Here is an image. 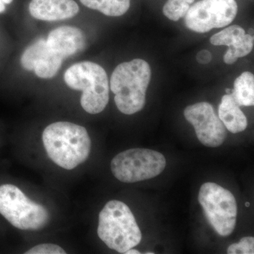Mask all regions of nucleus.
<instances>
[{
  "label": "nucleus",
  "instance_id": "f257e3e1",
  "mask_svg": "<svg viewBox=\"0 0 254 254\" xmlns=\"http://www.w3.org/2000/svg\"><path fill=\"white\" fill-rule=\"evenodd\" d=\"M43 142L49 158L58 166L71 170L86 161L91 141L84 127L58 122L45 128Z\"/></svg>",
  "mask_w": 254,
  "mask_h": 254
},
{
  "label": "nucleus",
  "instance_id": "f03ea898",
  "mask_svg": "<svg viewBox=\"0 0 254 254\" xmlns=\"http://www.w3.org/2000/svg\"><path fill=\"white\" fill-rule=\"evenodd\" d=\"M150 78L149 64L143 60L134 59L115 68L110 78V89L122 113L133 115L144 108Z\"/></svg>",
  "mask_w": 254,
  "mask_h": 254
},
{
  "label": "nucleus",
  "instance_id": "7ed1b4c3",
  "mask_svg": "<svg viewBox=\"0 0 254 254\" xmlns=\"http://www.w3.org/2000/svg\"><path fill=\"white\" fill-rule=\"evenodd\" d=\"M98 235L111 250L125 254L141 242L142 235L130 208L120 200H110L99 214Z\"/></svg>",
  "mask_w": 254,
  "mask_h": 254
},
{
  "label": "nucleus",
  "instance_id": "20e7f679",
  "mask_svg": "<svg viewBox=\"0 0 254 254\" xmlns=\"http://www.w3.org/2000/svg\"><path fill=\"white\" fill-rule=\"evenodd\" d=\"M70 88L81 91V105L86 113L95 115L103 112L109 102V81L104 68L92 62L76 63L64 76Z\"/></svg>",
  "mask_w": 254,
  "mask_h": 254
},
{
  "label": "nucleus",
  "instance_id": "39448f33",
  "mask_svg": "<svg viewBox=\"0 0 254 254\" xmlns=\"http://www.w3.org/2000/svg\"><path fill=\"white\" fill-rule=\"evenodd\" d=\"M0 214L13 226L22 230H40L49 221L46 208L9 184L0 186Z\"/></svg>",
  "mask_w": 254,
  "mask_h": 254
},
{
  "label": "nucleus",
  "instance_id": "423d86ee",
  "mask_svg": "<svg viewBox=\"0 0 254 254\" xmlns=\"http://www.w3.org/2000/svg\"><path fill=\"white\" fill-rule=\"evenodd\" d=\"M166 159L158 151L132 148L119 153L111 162L115 178L124 183H134L154 178L163 173Z\"/></svg>",
  "mask_w": 254,
  "mask_h": 254
},
{
  "label": "nucleus",
  "instance_id": "0eeeda50",
  "mask_svg": "<svg viewBox=\"0 0 254 254\" xmlns=\"http://www.w3.org/2000/svg\"><path fill=\"white\" fill-rule=\"evenodd\" d=\"M198 201L207 220L219 235H231L236 226L237 205L230 190L213 182L200 187Z\"/></svg>",
  "mask_w": 254,
  "mask_h": 254
},
{
  "label": "nucleus",
  "instance_id": "6e6552de",
  "mask_svg": "<svg viewBox=\"0 0 254 254\" xmlns=\"http://www.w3.org/2000/svg\"><path fill=\"white\" fill-rule=\"evenodd\" d=\"M237 11L235 0H200L190 6L185 16V24L196 33H207L228 26L236 17Z\"/></svg>",
  "mask_w": 254,
  "mask_h": 254
},
{
  "label": "nucleus",
  "instance_id": "1a4fd4ad",
  "mask_svg": "<svg viewBox=\"0 0 254 254\" xmlns=\"http://www.w3.org/2000/svg\"><path fill=\"white\" fill-rule=\"evenodd\" d=\"M184 115L193 125L197 138L202 144L210 148L223 144L227 137L226 128L210 103L202 102L190 105L185 110Z\"/></svg>",
  "mask_w": 254,
  "mask_h": 254
},
{
  "label": "nucleus",
  "instance_id": "9d476101",
  "mask_svg": "<svg viewBox=\"0 0 254 254\" xmlns=\"http://www.w3.org/2000/svg\"><path fill=\"white\" fill-rule=\"evenodd\" d=\"M63 61V58L50 48L44 39L38 40L28 47L21 58V65L25 69L34 71L42 78L55 76Z\"/></svg>",
  "mask_w": 254,
  "mask_h": 254
},
{
  "label": "nucleus",
  "instance_id": "9b49d317",
  "mask_svg": "<svg viewBox=\"0 0 254 254\" xmlns=\"http://www.w3.org/2000/svg\"><path fill=\"white\" fill-rule=\"evenodd\" d=\"M214 46H226L229 49L224 56V62L227 64L236 63L239 58L250 54L254 48V36L246 34L243 28L233 25L218 32L210 38Z\"/></svg>",
  "mask_w": 254,
  "mask_h": 254
},
{
  "label": "nucleus",
  "instance_id": "f8f14e48",
  "mask_svg": "<svg viewBox=\"0 0 254 254\" xmlns=\"http://www.w3.org/2000/svg\"><path fill=\"white\" fill-rule=\"evenodd\" d=\"M28 9L36 19L56 21L73 18L79 6L73 0H31Z\"/></svg>",
  "mask_w": 254,
  "mask_h": 254
},
{
  "label": "nucleus",
  "instance_id": "ddd939ff",
  "mask_svg": "<svg viewBox=\"0 0 254 254\" xmlns=\"http://www.w3.org/2000/svg\"><path fill=\"white\" fill-rule=\"evenodd\" d=\"M46 41L50 48L63 60L76 54L85 47L83 33L72 26H61L53 30Z\"/></svg>",
  "mask_w": 254,
  "mask_h": 254
},
{
  "label": "nucleus",
  "instance_id": "4468645a",
  "mask_svg": "<svg viewBox=\"0 0 254 254\" xmlns=\"http://www.w3.org/2000/svg\"><path fill=\"white\" fill-rule=\"evenodd\" d=\"M218 117L225 128L233 133H240L247 128V117L236 103L231 93L222 96L219 105Z\"/></svg>",
  "mask_w": 254,
  "mask_h": 254
},
{
  "label": "nucleus",
  "instance_id": "2eb2a0df",
  "mask_svg": "<svg viewBox=\"0 0 254 254\" xmlns=\"http://www.w3.org/2000/svg\"><path fill=\"white\" fill-rule=\"evenodd\" d=\"M231 94L240 106H253L254 105V76L250 71H245L237 78L234 83Z\"/></svg>",
  "mask_w": 254,
  "mask_h": 254
},
{
  "label": "nucleus",
  "instance_id": "dca6fc26",
  "mask_svg": "<svg viewBox=\"0 0 254 254\" xmlns=\"http://www.w3.org/2000/svg\"><path fill=\"white\" fill-rule=\"evenodd\" d=\"M89 9L98 10L108 16H120L126 14L131 0H80Z\"/></svg>",
  "mask_w": 254,
  "mask_h": 254
},
{
  "label": "nucleus",
  "instance_id": "f3484780",
  "mask_svg": "<svg viewBox=\"0 0 254 254\" xmlns=\"http://www.w3.org/2000/svg\"><path fill=\"white\" fill-rule=\"evenodd\" d=\"M195 0H168L164 5L163 14L172 21H177L185 17L190 9V5Z\"/></svg>",
  "mask_w": 254,
  "mask_h": 254
},
{
  "label": "nucleus",
  "instance_id": "a211bd4d",
  "mask_svg": "<svg viewBox=\"0 0 254 254\" xmlns=\"http://www.w3.org/2000/svg\"><path fill=\"white\" fill-rule=\"evenodd\" d=\"M229 254H254V238L253 237H243L239 243L232 244L227 249Z\"/></svg>",
  "mask_w": 254,
  "mask_h": 254
},
{
  "label": "nucleus",
  "instance_id": "6ab92c4d",
  "mask_svg": "<svg viewBox=\"0 0 254 254\" xmlns=\"http://www.w3.org/2000/svg\"><path fill=\"white\" fill-rule=\"evenodd\" d=\"M26 254H65L66 252L60 246L53 244H43L33 247Z\"/></svg>",
  "mask_w": 254,
  "mask_h": 254
},
{
  "label": "nucleus",
  "instance_id": "aec40b11",
  "mask_svg": "<svg viewBox=\"0 0 254 254\" xmlns=\"http://www.w3.org/2000/svg\"><path fill=\"white\" fill-rule=\"evenodd\" d=\"M212 59V55L208 50H202L197 54L196 60L200 64H208Z\"/></svg>",
  "mask_w": 254,
  "mask_h": 254
},
{
  "label": "nucleus",
  "instance_id": "412c9836",
  "mask_svg": "<svg viewBox=\"0 0 254 254\" xmlns=\"http://www.w3.org/2000/svg\"><path fill=\"white\" fill-rule=\"evenodd\" d=\"M125 254H140L139 252L138 251H137L136 250H133V248L130 249V250H127L126 252H125Z\"/></svg>",
  "mask_w": 254,
  "mask_h": 254
},
{
  "label": "nucleus",
  "instance_id": "4be33fe9",
  "mask_svg": "<svg viewBox=\"0 0 254 254\" xmlns=\"http://www.w3.org/2000/svg\"><path fill=\"white\" fill-rule=\"evenodd\" d=\"M5 9H6V6H5L4 3L0 0V13L4 12Z\"/></svg>",
  "mask_w": 254,
  "mask_h": 254
},
{
  "label": "nucleus",
  "instance_id": "5701e85b",
  "mask_svg": "<svg viewBox=\"0 0 254 254\" xmlns=\"http://www.w3.org/2000/svg\"><path fill=\"white\" fill-rule=\"evenodd\" d=\"M5 4H9L12 2L13 0H1Z\"/></svg>",
  "mask_w": 254,
  "mask_h": 254
},
{
  "label": "nucleus",
  "instance_id": "b1692460",
  "mask_svg": "<svg viewBox=\"0 0 254 254\" xmlns=\"http://www.w3.org/2000/svg\"><path fill=\"white\" fill-rule=\"evenodd\" d=\"M226 93H227V94H230V93H232V90L229 89V88H227Z\"/></svg>",
  "mask_w": 254,
  "mask_h": 254
},
{
  "label": "nucleus",
  "instance_id": "393cba45",
  "mask_svg": "<svg viewBox=\"0 0 254 254\" xmlns=\"http://www.w3.org/2000/svg\"><path fill=\"white\" fill-rule=\"evenodd\" d=\"M246 206L247 207H250V202H247V203H245Z\"/></svg>",
  "mask_w": 254,
  "mask_h": 254
},
{
  "label": "nucleus",
  "instance_id": "a878e982",
  "mask_svg": "<svg viewBox=\"0 0 254 254\" xmlns=\"http://www.w3.org/2000/svg\"><path fill=\"white\" fill-rule=\"evenodd\" d=\"M146 254H153L154 253H151V252H147V253H145Z\"/></svg>",
  "mask_w": 254,
  "mask_h": 254
}]
</instances>
